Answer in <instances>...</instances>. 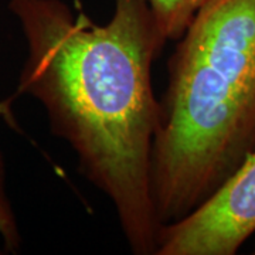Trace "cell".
I'll use <instances>...</instances> for the list:
<instances>
[{
    "instance_id": "obj_4",
    "label": "cell",
    "mask_w": 255,
    "mask_h": 255,
    "mask_svg": "<svg viewBox=\"0 0 255 255\" xmlns=\"http://www.w3.org/2000/svg\"><path fill=\"white\" fill-rule=\"evenodd\" d=\"M211 0H146L162 43L179 40L193 18Z\"/></svg>"
},
{
    "instance_id": "obj_3",
    "label": "cell",
    "mask_w": 255,
    "mask_h": 255,
    "mask_svg": "<svg viewBox=\"0 0 255 255\" xmlns=\"http://www.w3.org/2000/svg\"><path fill=\"white\" fill-rule=\"evenodd\" d=\"M255 234V150L190 214L160 227L156 255H234Z\"/></svg>"
},
{
    "instance_id": "obj_6",
    "label": "cell",
    "mask_w": 255,
    "mask_h": 255,
    "mask_svg": "<svg viewBox=\"0 0 255 255\" xmlns=\"http://www.w3.org/2000/svg\"><path fill=\"white\" fill-rule=\"evenodd\" d=\"M0 114H4V108H3V104L0 102Z\"/></svg>"
},
{
    "instance_id": "obj_5",
    "label": "cell",
    "mask_w": 255,
    "mask_h": 255,
    "mask_svg": "<svg viewBox=\"0 0 255 255\" xmlns=\"http://www.w3.org/2000/svg\"><path fill=\"white\" fill-rule=\"evenodd\" d=\"M0 240L3 243V250L11 254L18 253L23 243L17 216L14 213L9 197L6 160L1 150H0Z\"/></svg>"
},
{
    "instance_id": "obj_7",
    "label": "cell",
    "mask_w": 255,
    "mask_h": 255,
    "mask_svg": "<svg viewBox=\"0 0 255 255\" xmlns=\"http://www.w3.org/2000/svg\"><path fill=\"white\" fill-rule=\"evenodd\" d=\"M253 254H255V244H254V248H253Z\"/></svg>"
},
{
    "instance_id": "obj_1",
    "label": "cell",
    "mask_w": 255,
    "mask_h": 255,
    "mask_svg": "<svg viewBox=\"0 0 255 255\" xmlns=\"http://www.w3.org/2000/svg\"><path fill=\"white\" fill-rule=\"evenodd\" d=\"M26 41L11 100L28 95L46 111L80 173L117 213L129 250L156 255L160 224L150 194V155L160 104L152 64L163 43L146 0H114L98 24L63 0H10Z\"/></svg>"
},
{
    "instance_id": "obj_2",
    "label": "cell",
    "mask_w": 255,
    "mask_h": 255,
    "mask_svg": "<svg viewBox=\"0 0 255 255\" xmlns=\"http://www.w3.org/2000/svg\"><path fill=\"white\" fill-rule=\"evenodd\" d=\"M150 155L160 227L209 199L255 150V0H211L167 64Z\"/></svg>"
}]
</instances>
